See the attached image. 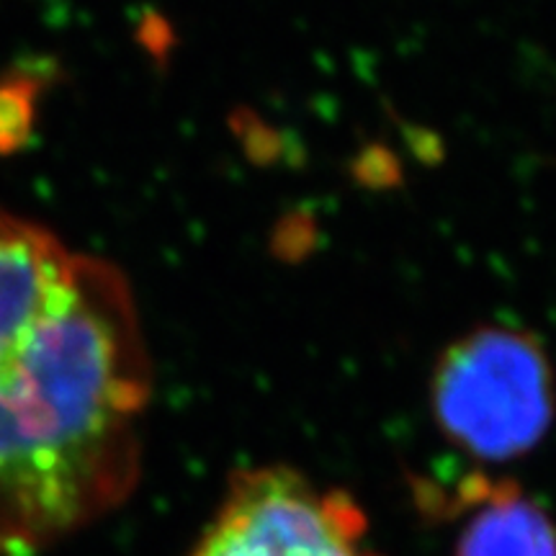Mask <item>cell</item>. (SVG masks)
<instances>
[{
	"mask_svg": "<svg viewBox=\"0 0 556 556\" xmlns=\"http://www.w3.org/2000/svg\"><path fill=\"white\" fill-rule=\"evenodd\" d=\"M441 433L482 462H510L544 441L556 415L554 368L533 332L486 325L441 353L430 381Z\"/></svg>",
	"mask_w": 556,
	"mask_h": 556,
	"instance_id": "cell-2",
	"label": "cell"
},
{
	"mask_svg": "<svg viewBox=\"0 0 556 556\" xmlns=\"http://www.w3.org/2000/svg\"><path fill=\"white\" fill-rule=\"evenodd\" d=\"M348 492L323 490L289 467L242 469L191 556H381Z\"/></svg>",
	"mask_w": 556,
	"mask_h": 556,
	"instance_id": "cell-3",
	"label": "cell"
},
{
	"mask_svg": "<svg viewBox=\"0 0 556 556\" xmlns=\"http://www.w3.org/2000/svg\"><path fill=\"white\" fill-rule=\"evenodd\" d=\"M148 400L119 268L0 208V536L47 544L122 505Z\"/></svg>",
	"mask_w": 556,
	"mask_h": 556,
	"instance_id": "cell-1",
	"label": "cell"
},
{
	"mask_svg": "<svg viewBox=\"0 0 556 556\" xmlns=\"http://www.w3.org/2000/svg\"><path fill=\"white\" fill-rule=\"evenodd\" d=\"M34 93L31 80L0 83V152H13L29 137L34 124Z\"/></svg>",
	"mask_w": 556,
	"mask_h": 556,
	"instance_id": "cell-5",
	"label": "cell"
},
{
	"mask_svg": "<svg viewBox=\"0 0 556 556\" xmlns=\"http://www.w3.org/2000/svg\"><path fill=\"white\" fill-rule=\"evenodd\" d=\"M456 500L469 510L456 556H556V528L518 484L469 477Z\"/></svg>",
	"mask_w": 556,
	"mask_h": 556,
	"instance_id": "cell-4",
	"label": "cell"
}]
</instances>
